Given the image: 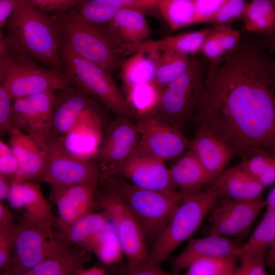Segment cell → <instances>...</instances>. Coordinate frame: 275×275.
I'll return each instance as SVG.
<instances>
[{
	"instance_id": "obj_16",
	"label": "cell",
	"mask_w": 275,
	"mask_h": 275,
	"mask_svg": "<svg viewBox=\"0 0 275 275\" xmlns=\"http://www.w3.org/2000/svg\"><path fill=\"white\" fill-rule=\"evenodd\" d=\"M164 162L135 149L131 156L111 174L144 189L157 191L176 189Z\"/></svg>"
},
{
	"instance_id": "obj_43",
	"label": "cell",
	"mask_w": 275,
	"mask_h": 275,
	"mask_svg": "<svg viewBox=\"0 0 275 275\" xmlns=\"http://www.w3.org/2000/svg\"><path fill=\"white\" fill-rule=\"evenodd\" d=\"M17 168V161L10 146L0 140V173L13 179Z\"/></svg>"
},
{
	"instance_id": "obj_37",
	"label": "cell",
	"mask_w": 275,
	"mask_h": 275,
	"mask_svg": "<svg viewBox=\"0 0 275 275\" xmlns=\"http://www.w3.org/2000/svg\"><path fill=\"white\" fill-rule=\"evenodd\" d=\"M234 256L198 259L186 268L185 275H234L237 265Z\"/></svg>"
},
{
	"instance_id": "obj_23",
	"label": "cell",
	"mask_w": 275,
	"mask_h": 275,
	"mask_svg": "<svg viewBox=\"0 0 275 275\" xmlns=\"http://www.w3.org/2000/svg\"><path fill=\"white\" fill-rule=\"evenodd\" d=\"M9 135V146L18 164L12 181L40 179L45 162V151L31 136L16 127Z\"/></svg>"
},
{
	"instance_id": "obj_5",
	"label": "cell",
	"mask_w": 275,
	"mask_h": 275,
	"mask_svg": "<svg viewBox=\"0 0 275 275\" xmlns=\"http://www.w3.org/2000/svg\"><path fill=\"white\" fill-rule=\"evenodd\" d=\"M62 42L77 56L109 73L120 69L123 60L96 25L85 20L75 8L51 14Z\"/></svg>"
},
{
	"instance_id": "obj_17",
	"label": "cell",
	"mask_w": 275,
	"mask_h": 275,
	"mask_svg": "<svg viewBox=\"0 0 275 275\" xmlns=\"http://www.w3.org/2000/svg\"><path fill=\"white\" fill-rule=\"evenodd\" d=\"M6 199L11 207L22 212L25 222L53 232L56 217L40 185L30 181H12Z\"/></svg>"
},
{
	"instance_id": "obj_8",
	"label": "cell",
	"mask_w": 275,
	"mask_h": 275,
	"mask_svg": "<svg viewBox=\"0 0 275 275\" xmlns=\"http://www.w3.org/2000/svg\"><path fill=\"white\" fill-rule=\"evenodd\" d=\"M34 61L13 52L0 74V84L12 100L42 92H57L70 85L63 72L41 67Z\"/></svg>"
},
{
	"instance_id": "obj_4",
	"label": "cell",
	"mask_w": 275,
	"mask_h": 275,
	"mask_svg": "<svg viewBox=\"0 0 275 275\" xmlns=\"http://www.w3.org/2000/svg\"><path fill=\"white\" fill-rule=\"evenodd\" d=\"M219 197L218 189L213 183L207 190L182 201L153 242L146 259L141 263L161 266L172 253L199 228Z\"/></svg>"
},
{
	"instance_id": "obj_31",
	"label": "cell",
	"mask_w": 275,
	"mask_h": 275,
	"mask_svg": "<svg viewBox=\"0 0 275 275\" xmlns=\"http://www.w3.org/2000/svg\"><path fill=\"white\" fill-rule=\"evenodd\" d=\"M241 169L264 188L275 181V157L273 153L254 148L243 155Z\"/></svg>"
},
{
	"instance_id": "obj_40",
	"label": "cell",
	"mask_w": 275,
	"mask_h": 275,
	"mask_svg": "<svg viewBox=\"0 0 275 275\" xmlns=\"http://www.w3.org/2000/svg\"><path fill=\"white\" fill-rule=\"evenodd\" d=\"M240 263L234 275H264L267 274L266 256L243 254L239 256Z\"/></svg>"
},
{
	"instance_id": "obj_45",
	"label": "cell",
	"mask_w": 275,
	"mask_h": 275,
	"mask_svg": "<svg viewBox=\"0 0 275 275\" xmlns=\"http://www.w3.org/2000/svg\"><path fill=\"white\" fill-rule=\"evenodd\" d=\"M126 274L131 275H169L173 273L164 270L161 266L148 265L140 263L134 267L127 269Z\"/></svg>"
},
{
	"instance_id": "obj_9",
	"label": "cell",
	"mask_w": 275,
	"mask_h": 275,
	"mask_svg": "<svg viewBox=\"0 0 275 275\" xmlns=\"http://www.w3.org/2000/svg\"><path fill=\"white\" fill-rule=\"evenodd\" d=\"M102 192L95 199L113 225L122 252L127 258V269L144 261L148 250L142 228L130 209L109 188L103 185Z\"/></svg>"
},
{
	"instance_id": "obj_3",
	"label": "cell",
	"mask_w": 275,
	"mask_h": 275,
	"mask_svg": "<svg viewBox=\"0 0 275 275\" xmlns=\"http://www.w3.org/2000/svg\"><path fill=\"white\" fill-rule=\"evenodd\" d=\"M100 180L116 194L133 213L142 228L147 245L153 243L182 200L176 189H144L114 174L101 173Z\"/></svg>"
},
{
	"instance_id": "obj_10",
	"label": "cell",
	"mask_w": 275,
	"mask_h": 275,
	"mask_svg": "<svg viewBox=\"0 0 275 275\" xmlns=\"http://www.w3.org/2000/svg\"><path fill=\"white\" fill-rule=\"evenodd\" d=\"M45 152V162L40 179L50 187L99 182L101 171L97 162L70 154L60 137L50 135Z\"/></svg>"
},
{
	"instance_id": "obj_50",
	"label": "cell",
	"mask_w": 275,
	"mask_h": 275,
	"mask_svg": "<svg viewBox=\"0 0 275 275\" xmlns=\"http://www.w3.org/2000/svg\"><path fill=\"white\" fill-rule=\"evenodd\" d=\"M7 177L0 173V201L6 199L10 184L7 180Z\"/></svg>"
},
{
	"instance_id": "obj_1",
	"label": "cell",
	"mask_w": 275,
	"mask_h": 275,
	"mask_svg": "<svg viewBox=\"0 0 275 275\" xmlns=\"http://www.w3.org/2000/svg\"><path fill=\"white\" fill-rule=\"evenodd\" d=\"M194 118L238 155L275 148V63L261 48L240 41L210 71Z\"/></svg>"
},
{
	"instance_id": "obj_13",
	"label": "cell",
	"mask_w": 275,
	"mask_h": 275,
	"mask_svg": "<svg viewBox=\"0 0 275 275\" xmlns=\"http://www.w3.org/2000/svg\"><path fill=\"white\" fill-rule=\"evenodd\" d=\"M60 241L54 231L45 230L23 219L18 224L14 251L4 274L24 275L48 257Z\"/></svg>"
},
{
	"instance_id": "obj_27",
	"label": "cell",
	"mask_w": 275,
	"mask_h": 275,
	"mask_svg": "<svg viewBox=\"0 0 275 275\" xmlns=\"http://www.w3.org/2000/svg\"><path fill=\"white\" fill-rule=\"evenodd\" d=\"M220 196L236 200H251L259 197L264 188L244 172L239 165L225 169L213 182Z\"/></svg>"
},
{
	"instance_id": "obj_46",
	"label": "cell",
	"mask_w": 275,
	"mask_h": 275,
	"mask_svg": "<svg viewBox=\"0 0 275 275\" xmlns=\"http://www.w3.org/2000/svg\"><path fill=\"white\" fill-rule=\"evenodd\" d=\"M17 0H0V36H4L3 30L13 12Z\"/></svg>"
},
{
	"instance_id": "obj_14",
	"label": "cell",
	"mask_w": 275,
	"mask_h": 275,
	"mask_svg": "<svg viewBox=\"0 0 275 275\" xmlns=\"http://www.w3.org/2000/svg\"><path fill=\"white\" fill-rule=\"evenodd\" d=\"M135 122L139 134L136 151L166 161L189 149L190 141L180 129L151 115L137 117Z\"/></svg>"
},
{
	"instance_id": "obj_47",
	"label": "cell",
	"mask_w": 275,
	"mask_h": 275,
	"mask_svg": "<svg viewBox=\"0 0 275 275\" xmlns=\"http://www.w3.org/2000/svg\"><path fill=\"white\" fill-rule=\"evenodd\" d=\"M12 54L8 39L4 36H0V74Z\"/></svg>"
},
{
	"instance_id": "obj_42",
	"label": "cell",
	"mask_w": 275,
	"mask_h": 275,
	"mask_svg": "<svg viewBox=\"0 0 275 275\" xmlns=\"http://www.w3.org/2000/svg\"><path fill=\"white\" fill-rule=\"evenodd\" d=\"M45 13L67 11L77 7L80 0H26Z\"/></svg>"
},
{
	"instance_id": "obj_44",
	"label": "cell",
	"mask_w": 275,
	"mask_h": 275,
	"mask_svg": "<svg viewBox=\"0 0 275 275\" xmlns=\"http://www.w3.org/2000/svg\"><path fill=\"white\" fill-rule=\"evenodd\" d=\"M126 7L139 10L145 14L158 13L160 0H119Z\"/></svg>"
},
{
	"instance_id": "obj_30",
	"label": "cell",
	"mask_w": 275,
	"mask_h": 275,
	"mask_svg": "<svg viewBox=\"0 0 275 275\" xmlns=\"http://www.w3.org/2000/svg\"><path fill=\"white\" fill-rule=\"evenodd\" d=\"M110 223L103 211H92L76 220L66 230L55 233L56 236L72 244L82 248Z\"/></svg>"
},
{
	"instance_id": "obj_34",
	"label": "cell",
	"mask_w": 275,
	"mask_h": 275,
	"mask_svg": "<svg viewBox=\"0 0 275 275\" xmlns=\"http://www.w3.org/2000/svg\"><path fill=\"white\" fill-rule=\"evenodd\" d=\"M190 59V56L172 50L157 51L154 83L159 91L186 70Z\"/></svg>"
},
{
	"instance_id": "obj_51",
	"label": "cell",
	"mask_w": 275,
	"mask_h": 275,
	"mask_svg": "<svg viewBox=\"0 0 275 275\" xmlns=\"http://www.w3.org/2000/svg\"><path fill=\"white\" fill-rule=\"evenodd\" d=\"M265 201L266 210H275V187L274 186L270 190Z\"/></svg>"
},
{
	"instance_id": "obj_38",
	"label": "cell",
	"mask_w": 275,
	"mask_h": 275,
	"mask_svg": "<svg viewBox=\"0 0 275 275\" xmlns=\"http://www.w3.org/2000/svg\"><path fill=\"white\" fill-rule=\"evenodd\" d=\"M18 224L13 221L0 229V270L9 263L13 254Z\"/></svg>"
},
{
	"instance_id": "obj_22",
	"label": "cell",
	"mask_w": 275,
	"mask_h": 275,
	"mask_svg": "<svg viewBox=\"0 0 275 275\" xmlns=\"http://www.w3.org/2000/svg\"><path fill=\"white\" fill-rule=\"evenodd\" d=\"M210 175L212 182L226 169L237 152L208 129L198 128L189 149Z\"/></svg>"
},
{
	"instance_id": "obj_25",
	"label": "cell",
	"mask_w": 275,
	"mask_h": 275,
	"mask_svg": "<svg viewBox=\"0 0 275 275\" xmlns=\"http://www.w3.org/2000/svg\"><path fill=\"white\" fill-rule=\"evenodd\" d=\"M60 239L56 249L24 275L74 274L85 267L89 260L90 252Z\"/></svg>"
},
{
	"instance_id": "obj_35",
	"label": "cell",
	"mask_w": 275,
	"mask_h": 275,
	"mask_svg": "<svg viewBox=\"0 0 275 275\" xmlns=\"http://www.w3.org/2000/svg\"><path fill=\"white\" fill-rule=\"evenodd\" d=\"M124 91V97L135 116V120L137 117L152 113L160 92L154 82L136 84L125 89Z\"/></svg>"
},
{
	"instance_id": "obj_48",
	"label": "cell",
	"mask_w": 275,
	"mask_h": 275,
	"mask_svg": "<svg viewBox=\"0 0 275 275\" xmlns=\"http://www.w3.org/2000/svg\"><path fill=\"white\" fill-rule=\"evenodd\" d=\"M106 269L100 266H94L88 268L85 267L79 269L74 275H105L106 274Z\"/></svg>"
},
{
	"instance_id": "obj_41",
	"label": "cell",
	"mask_w": 275,
	"mask_h": 275,
	"mask_svg": "<svg viewBox=\"0 0 275 275\" xmlns=\"http://www.w3.org/2000/svg\"><path fill=\"white\" fill-rule=\"evenodd\" d=\"M12 101L0 84V136L9 134L15 127L11 117Z\"/></svg>"
},
{
	"instance_id": "obj_7",
	"label": "cell",
	"mask_w": 275,
	"mask_h": 275,
	"mask_svg": "<svg viewBox=\"0 0 275 275\" xmlns=\"http://www.w3.org/2000/svg\"><path fill=\"white\" fill-rule=\"evenodd\" d=\"M203 90L201 64L191 57L186 70L160 91L151 115L180 129L194 117Z\"/></svg>"
},
{
	"instance_id": "obj_6",
	"label": "cell",
	"mask_w": 275,
	"mask_h": 275,
	"mask_svg": "<svg viewBox=\"0 0 275 275\" xmlns=\"http://www.w3.org/2000/svg\"><path fill=\"white\" fill-rule=\"evenodd\" d=\"M61 56L64 75L70 84L80 89L116 116L135 121V116L111 74L72 52L62 42Z\"/></svg>"
},
{
	"instance_id": "obj_36",
	"label": "cell",
	"mask_w": 275,
	"mask_h": 275,
	"mask_svg": "<svg viewBox=\"0 0 275 275\" xmlns=\"http://www.w3.org/2000/svg\"><path fill=\"white\" fill-rule=\"evenodd\" d=\"M124 7L119 0H80L75 8L85 20L99 25L109 22Z\"/></svg>"
},
{
	"instance_id": "obj_11",
	"label": "cell",
	"mask_w": 275,
	"mask_h": 275,
	"mask_svg": "<svg viewBox=\"0 0 275 275\" xmlns=\"http://www.w3.org/2000/svg\"><path fill=\"white\" fill-rule=\"evenodd\" d=\"M264 208L265 201L261 197L251 200H236L220 196L208 213L209 234L244 238Z\"/></svg>"
},
{
	"instance_id": "obj_33",
	"label": "cell",
	"mask_w": 275,
	"mask_h": 275,
	"mask_svg": "<svg viewBox=\"0 0 275 275\" xmlns=\"http://www.w3.org/2000/svg\"><path fill=\"white\" fill-rule=\"evenodd\" d=\"M251 33H272L275 26V0H249L241 17Z\"/></svg>"
},
{
	"instance_id": "obj_18",
	"label": "cell",
	"mask_w": 275,
	"mask_h": 275,
	"mask_svg": "<svg viewBox=\"0 0 275 275\" xmlns=\"http://www.w3.org/2000/svg\"><path fill=\"white\" fill-rule=\"evenodd\" d=\"M143 12L124 7L108 22L97 25L120 56L128 55L134 46L147 40L150 28Z\"/></svg>"
},
{
	"instance_id": "obj_2",
	"label": "cell",
	"mask_w": 275,
	"mask_h": 275,
	"mask_svg": "<svg viewBox=\"0 0 275 275\" xmlns=\"http://www.w3.org/2000/svg\"><path fill=\"white\" fill-rule=\"evenodd\" d=\"M5 27L12 51L63 72L62 41L51 15L17 0Z\"/></svg>"
},
{
	"instance_id": "obj_20",
	"label": "cell",
	"mask_w": 275,
	"mask_h": 275,
	"mask_svg": "<svg viewBox=\"0 0 275 275\" xmlns=\"http://www.w3.org/2000/svg\"><path fill=\"white\" fill-rule=\"evenodd\" d=\"M101 106L84 113L72 127L60 137L65 149L70 154L84 159H94L103 134Z\"/></svg>"
},
{
	"instance_id": "obj_12",
	"label": "cell",
	"mask_w": 275,
	"mask_h": 275,
	"mask_svg": "<svg viewBox=\"0 0 275 275\" xmlns=\"http://www.w3.org/2000/svg\"><path fill=\"white\" fill-rule=\"evenodd\" d=\"M56 99V92L48 91L12 101L15 127L31 136L44 151L51 135Z\"/></svg>"
},
{
	"instance_id": "obj_26",
	"label": "cell",
	"mask_w": 275,
	"mask_h": 275,
	"mask_svg": "<svg viewBox=\"0 0 275 275\" xmlns=\"http://www.w3.org/2000/svg\"><path fill=\"white\" fill-rule=\"evenodd\" d=\"M169 169L172 183L181 196V201L200 193L205 184L212 182L207 171L190 150Z\"/></svg>"
},
{
	"instance_id": "obj_19",
	"label": "cell",
	"mask_w": 275,
	"mask_h": 275,
	"mask_svg": "<svg viewBox=\"0 0 275 275\" xmlns=\"http://www.w3.org/2000/svg\"><path fill=\"white\" fill-rule=\"evenodd\" d=\"M98 184H77L51 186L52 199L56 204L58 216L54 225L59 232L66 230L72 223L92 211Z\"/></svg>"
},
{
	"instance_id": "obj_28",
	"label": "cell",
	"mask_w": 275,
	"mask_h": 275,
	"mask_svg": "<svg viewBox=\"0 0 275 275\" xmlns=\"http://www.w3.org/2000/svg\"><path fill=\"white\" fill-rule=\"evenodd\" d=\"M210 29L167 36L158 40L147 39L132 47L129 51L131 55L140 51L172 50L190 56L201 51Z\"/></svg>"
},
{
	"instance_id": "obj_49",
	"label": "cell",
	"mask_w": 275,
	"mask_h": 275,
	"mask_svg": "<svg viewBox=\"0 0 275 275\" xmlns=\"http://www.w3.org/2000/svg\"><path fill=\"white\" fill-rule=\"evenodd\" d=\"M13 221V215L9 209L0 201V229Z\"/></svg>"
},
{
	"instance_id": "obj_21",
	"label": "cell",
	"mask_w": 275,
	"mask_h": 275,
	"mask_svg": "<svg viewBox=\"0 0 275 275\" xmlns=\"http://www.w3.org/2000/svg\"><path fill=\"white\" fill-rule=\"evenodd\" d=\"M57 92L51 135L63 136L84 113L100 106L98 102L71 84Z\"/></svg>"
},
{
	"instance_id": "obj_39",
	"label": "cell",
	"mask_w": 275,
	"mask_h": 275,
	"mask_svg": "<svg viewBox=\"0 0 275 275\" xmlns=\"http://www.w3.org/2000/svg\"><path fill=\"white\" fill-rule=\"evenodd\" d=\"M249 0H227L210 22L217 25H226L237 18H241Z\"/></svg>"
},
{
	"instance_id": "obj_32",
	"label": "cell",
	"mask_w": 275,
	"mask_h": 275,
	"mask_svg": "<svg viewBox=\"0 0 275 275\" xmlns=\"http://www.w3.org/2000/svg\"><path fill=\"white\" fill-rule=\"evenodd\" d=\"M275 245V210H266L261 222L248 240L241 244L234 253L237 258L243 254L266 256Z\"/></svg>"
},
{
	"instance_id": "obj_29",
	"label": "cell",
	"mask_w": 275,
	"mask_h": 275,
	"mask_svg": "<svg viewBox=\"0 0 275 275\" xmlns=\"http://www.w3.org/2000/svg\"><path fill=\"white\" fill-rule=\"evenodd\" d=\"M157 51H140L123 61L120 76L124 89L133 85L154 82Z\"/></svg>"
},
{
	"instance_id": "obj_15",
	"label": "cell",
	"mask_w": 275,
	"mask_h": 275,
	"mask_svg": "<svg viewBox=\"0 0 275 275\" xmlns=\"http://www.w3.org/2000/svg\"><path fill=\"white\" fill-rule=\"evenodd\" d=\"M139 140L135 121L118 117L103 132L94 158L101 172L111 174L125 162L134 152Z\"/></svg>"
},
{
	"instance_id": "obj_24",
	"label": "cell",
	"mask_w": 275,
	"mask_h": 275,
	"mask_svg": "<svg viewBox=\"0 0 275 275\" xmlns=\"http://www.w3.org/2000/svg\"><path fill=\"white\" fill-rule=\"evenodd\" d=\"M237 239L214 234H209L203 238L190 239L183 250L172 260L173 274H177L200 258L234 256L235 251L241 244Z\"/></svg>"
}]
</instances>
